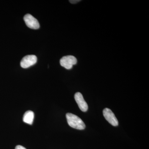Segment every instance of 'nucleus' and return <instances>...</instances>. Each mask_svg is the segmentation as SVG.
<instances>
[{
  "instance_id": "obj_8",
  "label": "nucleus",
  "mask_w": 149,
  "mask_h": 149,
  "mask_svg": "<svg viewBox=\"0 0 149 149\" xmlns=\"http://www.w3.org/2000/svg\"><path fill=\"white\" fill-rule=\"evenodd\" d=\"M69 1L71 3L75 4L80 1V0H71V1Z\"/></svg>"
},
{
  "instance_id": "obj_7",
  "label": "nucleus",
  "mask_w": 149,
  "mask_h": 149,
  "mask_svg": "<svg viewBox=\"0 0 149 149\" xmlns=\"http://www.w3.org/2000/svg\"><path fill=\"white\" fill-rule=\"evenodd\" d=\"M34 113L32 111H27L23 116V120L25 123L32 125L34 119Z\"/></svg>"
},
{
  "instance_id": "obj_1",
  "label": "nucleus",
  "mask_w": 149,
  "mask_h": 149,
  "mask_svg": "<svg viewBox=\"0 0 149 149\" xmlns=\"http://www.w3.org/2000/svg\"><path fill=\"white\" fill-rule=\"evenodd\" d=\"M66 117L68 125L72 128L78 130H83L85 128V123L77 116L71 113H67Z\"/></svg>"
},
{
  "instance_id": "obj_5",
  "label": "nucleus",
  "mask_w": 149,
  "mask_h": 149,
  "mask_svg": "<svg viewBox=\"0 0 149 149\" xmlns=\"http://www.w3.org/2000/svg\"><path fill=\"white\" fill-rule=\"evenodd\" d=\"M24 20L26 25L31 29H37L40 27L38 20L31 15L27 14L24 17Z\"/></svg>"
},
{
  "instance_id": "obj_3",
  "label": "nucleus",
  "mask_w": 149,
  "mask_h": 149,
  "mask_svg": "<svg viewBox=\"0 0 149 149\" xmlns=\"http://www.w3.org/2000/svg\"><path fill=\"white\" fill-rule=\"evenodd\" d=\"M103 115L107 121L113 126H116L118 125V120L114 113L109 108H105L103 111Z\"/></svg>"
},
{
  "instance_id": "obj_2",
  "label": "nucleus",
  "mask_w": 149,
  "mask_h": 149,
  "mask_svg": "<svg viewBox=\"0 0 149 149\" xmlns=\"http://www.w3.org/2000/svg\"><path fill=\"white\" fill-rule=\"evenodd\" d=\"M77 60L73 56H65L61 59L60 63L62 66L67 69H70L72 66L77 63Z\"/></svg>"
},
{
  "instance_id": "obj_9",
  "label": "nucleus",
  "mask_w": 149,
  "mask_h": 149,
  "mask_svg": "<svg viewBox=\"0 0 149 149\" xmlns=\"http://www.w3.org/2000/svg\"><path fill=\"white\" fill-rule=\"evenodd\" d=\"M15 149H26L24 147L22 146H19V145H18V146H17L16 147H15Z\"/></svg>"
},
{
  "instance_id": "obj_4",
  "label": "nucleus",
  "mask_w": 149,
  "mask_h": 149,
  "mask_svg": "<svg viewBox=\"0 0 149 149\" xmlns=\"http://www.w3.org/2000/svg\"><path fill=\"white\" fill-rule=\"evenodd\" d=\"M37 57L34 55H29L24 56L20 62V66L24 68H27L34 65L37 62Z\"/></svg>"
},
{
  "instance_id": "obj_6",
  "label": "nucleus",
  "mask_w": 149,
  "mask_h": 149,
  "mask_svg": "<svg viewBox=\"0 0 149 149\" xmlns=\"http://www.w3.org/2000/svg\"><path fill=\"white\" fill-rule=\"evenodd\" d=\"M74 97L80 109L82 111H87L88 109V105L85 101L82 94L79 92L76 93L74 95Z\"/></svg>"
}]
</instances>
